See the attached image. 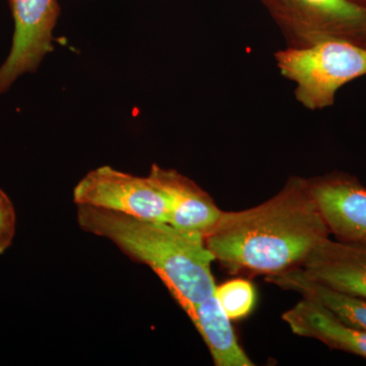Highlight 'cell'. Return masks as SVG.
Wrapping results in <instances>:
<instances>
[{"label":"cell","mask_w":366,"mask_h":366,"mask_svg":"<svg viewBox=\"0 0 366 366\" xmlns=\"http://www.w3.org/2000/svg\"><path fill=\"white\" fill-rule=\"evenodd\" d=\"M215 295L230 320L247 317L254 307V286L245 279H234L218 286Z\"/></svg>","instance_id":"cell-13"},{"label":"cell","mask_w":366,"mask_h":366,"mask_svg":"<svg viewBox=\"0 0 366 366\" xmlns=\"http://www.w3.org/2000/svg\"><path fill=\"white\" fill-rule=\"evenodd\" d=\"M208 346L216 366H254L238 343L230 319L214 295L202 302L189 317Z\"/></svg>","instance_id":"cell-12"},{"label":"cell","mask_w":366,"mask_h":366,"mask_svg":"<svg viewBox=\"0 0 366 366\" xmlns=\"http://www.w3.org/2000/svg\"><path fill=\"white\" fill-rule=\"evenodd\" d=\"M356 4H360V6L365 7L366 9V0H353Z\"/></svg>","instance_id":"cell-15"},{"label":"cell","mask_w":366,"mask_h":366,"mask_svg":"<svg viewBox=\"0 0 366 366\" xmlns=\"http://www.w3.org/2000/svg\"><path fill=\"white\" fill-rule=\"evenodd\" d=\"M288 47L344 40L366 48V9L353 0H259Z\"/></svg>","instance_id":"cell-4"},{"label":"cell","mask_w":366,"mask_h":366,"mask_svg":"<svg viewBox=\"0 0 366 366\" xmlns=\"http://www.w3.org/2000/svg\"><path fill=\"white\" fill-rule=\"evenodd\" d=\"M266 281L283 290L298 293L305 300L317 301L346 324L366 331V300L322 285L308 278L300 267L269 274Z\"/></svg>","instance_id":"cell-11"},{"label":"cell","mask_w":366,"mask_h":366,"mask_svg":"<svg viewBox=\"0 0 366 366\" xmlns=\"http://www.w3.org/2000/svg\"><path fill=\"white\" fill-rule=\"evenodd\" d=\"M274 59L282 76L296 84L298 102L310 110L331 107L339 89L366 74V48L349 41L287 47Z\"/></svg>","instance_id":"cell-3"},{"label":"cell","mask_w":366,"mask_h":366,"mask_svg":"<svg viewBox=\"0 0 366 366\" xmlns=\"http://www.w3.org/2000/svg\"><path fill=\"white\" fill-rule=\"evenodd\" d=\"M310 190L337 240L366 242V187L353 175L327 173L308 179Z\"/></svg>","instance_id":"cell-7"},{"label":"cell","mask_w":366,"mask_h":366,"mask_svg":"<svg viewBox=\"0 0 366 366\" xmlns=\"http://www.w3.org/2000/svg\"><path fill=\"white\" fill-rule=\"evenodd\" d=\"M322 285L366 300V242L322 240L300 266Z\"/></svg>","instance_id":"cell-8"},{"label":"cell","mask_w":366,"mask_h":366,"mask_svg":"<svg viewBox=\"0 0 366 366\" xmlns=\"http://www.w3.org/2000/svg\"><path fill=\"white\" fill-rule=\"evenodd\" d=\"M16 233V213L14 204L4 190L0 189V254L13 242Z\"/></svg>","instance_id":"cell-14"},{"label":"cell","mask_w":366,"mask_h":366,"mask_svg":"<svg viewBox=\"0 0 366 366\" xmlns=\"http://www.w3.org/2000/svg\"><path fill=\"white\" fill-rule=\"evenodd\" d=\"M149 177L169 199L171 225L206 236L218 222L222 211L208 192L189 177L156 164Z\"/></svg>","instance_id":"cell-9"},{"label":"cell","mask_w":366,"mask_h":366,"mask_svg":"<svg viewBox=\"0 0 366 366\" xmlns=\"http://www.w3.org/2000/svg\"><path fill=\"white\" fill-rule=\"evenodd\" d=\"M282 319L297 336L366 360V331L346 324L317 301L302 298Z\"/></svg>","instance_id":"cell-10"},{"label":"cell","mask_w":366,"mask_h":366,"mask_svg":"<svg viewBox=\"0 0 366 366\" xmlns=\"http://www.w3.org/2000/svg\"><path fill=\"white\" fill-rule=\"evenodd\" d=\"M76 215L84 231L107 238L134 262L150 267L189 317L215 295V257L201 233L96 207L78 206Z\"/></svg>","instance_id":"cell-2"},{"label":"cell","mask_w":366,"mask_h":366,"mask_svg":"<svg viewBox=\"0 0 366 366\" xmlns=\"http://www.w3.org/2000/svg\"><path fill=\"white\" fill-rule=\"evenodd\" d=\"M78 206H91L144 220L169 222L171 206L150 177H139L102 166L90 171L74 189Z\"/></svg>","instance_id":"cell-5"},{"label":"cell","mask_w":366,"mask_h":366,"mask_svg":"<svg viewBox=\"0 0 366 366\" xmlns=\"http://www.w3.org/2000/svg\"><path fill=\"white\" fill-rule=\"evenodd\" d=\"M330 234L308 179L291 177L259 206L222 211L204 242L215 261L231 273L269 276L300 267Z\"/></svg>","instance_id":"cell-1"},{"label":"cell","mask_w":366,"mask_h":366,"mask_svg":"<svg viewBox=\"0 0 366 366\" xmlns=\"http://www.w3.org/2000/svg\"><path fill=\"white\" fill-rule=\"evenodd\" d=\"M14 21L11 52L0 66V94L26 72L37 71L52 51L53 30L60 14L57 0H7Z\"/></svg>","instance_id":"cell-6"}]
</instances>
